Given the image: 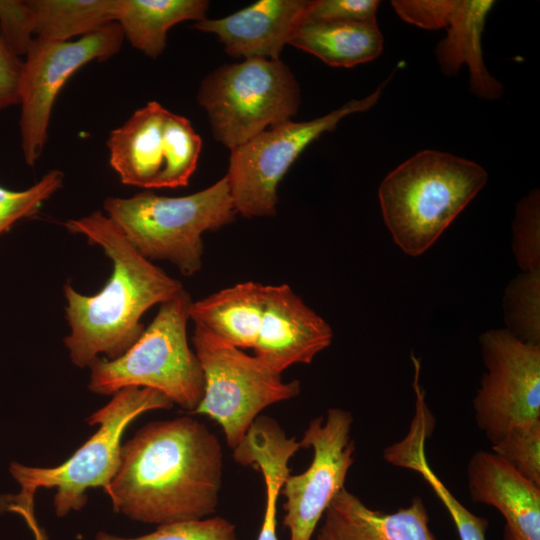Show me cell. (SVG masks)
Returning <instances> with one entry per match:
<instances>
[{
	"label": "cell",
	"mask_w": 540,
	"mask_h": 540,
	"mask_svg": "<svg viewBox=\"0 0 540 540\" xmlns=\"http://www.w3.org/2000/svg\"><path fill=\"white\" fill-rule=\"evenodd\" d=\"M222 477L219 439L183 416L139 429L122 446L118 471L104 490L115 512L160 526L215 513Z\"/></svg>",
	"instance_id": "6da1fadb"
},
{
	"label": "cell",
	"mask_w": 540,
	"mask_h": 540,
	"mask_svg": "<svg viewBox=\"0 0 540 540\" xmlns=\"http://www.w3.org/2000/svg\"><path fill=\"white\" fill-rule=\"evenodd\" d=\"M63 225L70 233L86 237L91 245L100 246L113 264L108 281L94 295H83L70 283L64 285L70 327L64 344L75 366L89 368L100 355L108 360L123 355L143 333L144 313L184 288L142 256L105 213L95 211Z\"/></svg>",
	"instance_id": "7a4b0ae2"
},
{
	"label": "cell",
	"mask_w": 540,
	"mask_h": 540,
	"mask_svg": "<svg viewBox=\"0 0 540 540\" xmlns=\"http://www.w3.org/2000/svg\"><path fill=\"white\" fill-rule=\"evenodd\" d=\"M486 170L474 161L423 150L381 182L378 190L384 223L406 254L427 251L484 187Z\"/></svg>",
	"instance_id": "3957f363"
},
{
	"label": "cell",
	"mask_w": 540,
	"mask_h": 540,
	"mask_svg": "<svg viewBox=\"0 0 540 540\" xmlns=\"http://www.w3.org/2000/svg\"><path fill=\"white\" fill-rule=\"evenodd\" d=\"M103 208L142 256L168 261L187 277L202 267V234L230 224L237 214L226 176L181 197L151 191L107 197Z\"/></svg>",
	"instance_id": "277c9868"
},
{
	"label": "cell",
	"mask_w": 540,
	"mask_h": 540,
	"mask_svg": "<svg viewBox=\"0 0 540 540\" xmlns=\"http://www.w3.org/2000/svg\"><path fill=\"white\" fill-rule=\"evenodd\" d=\"M191 303V296L183 289L160 305L152 322L123 355L92 362L89 390L113 395L126 387L150 388L192 413L204 395V376L188 344Z\"/></svg>",
	"instance_id": "5b68a950"
},
{
	"label": "cell",
	"mask_w": 540,
	"mask_h": 540,
	"mask_svg": "<svg viewBox=\"0 0 540 540\" xmlns=\"http://www.w3.org/2000/svg\"><path fill=\"white\" fill-rule=\"evenodd\" d=\"M173 406L168 397L150 388L119 390L106 405L88 417V423L99 428L68 460L50 468L10 464V474L21 487L17 497L34 499L38 489L54 488L53 506L58 517L80 511L87 503V490L105 489L117 473L121 463V439L127 427L145 412Z\"/></svg>",
	"instance_id": "8992f818"
},
{
	"label": "cell",
	"mask_w": 540,
	"mask_h": 540,
	"mask_svg": "<svg viewBox=\"0 0 540 540\" xmlns=\"http://www.w3.org/2000/svg\"><path fill=\"white\" fill-rule=\"evenodd\" d=\"M197 101L207 113L214 139L232 150L291 120L301 95L294 74L280 59L251 58L208 74Z\"/></svg>",
	"instance_id": "52a82bcc"
},
{
	"label": "cell",
	"mask_w": 540,
	"mask_h": 540,
	"mask_svg": "<svg viewBox=\"0 0 540 540\" xmlns=\"http://www.w3.org/2000/svg\"><path fill=\"white\" fill-rule=\"evenodd\" d=\"M194 352L204 376V395L192 414H203L223 430L227 445L235 449L268 406L297 397L299 380L284 382L255 355L195 326Z\"/></svg>",
	"instance_id": "ba28073f"
},
{
	"label": "cell",
	"mask_w": 540,
	"mask_h": 540,
	"mask_svg": "<svg viewBox=\"0 0 540 540\" xmlns=\"http://www.w3.org/2000/svg\"><path fill=\"white\" fill-rule=\"evenodd\" d=\"M383 87L313 120H289L270 127L230 150L225 176L236 213L248 218L274 216L278 185L298 156L321 135L333 131L343 118L372 108Z\"/></svg>",
	"instance_id": "9c48e42d"
},
{
	"label": "cell",
	"mask_w": 540,
	"mask_h": 540,
	"mask_svg": "<svg viewBox=\"0 0 540 540\" xmlns=\"http://www.w3.org/2000/svg\"><path fill=\"white\" fill-rule=\"evenodd\" d=\"M107 147L123 184L177 188L187 186L195 172L202 140L187 118L150 101L110 132Z\"/></svg>",
	"instance_id": "30bf717a"
},
{
	"label": "cell",
	"mask_w": 540,
	"mask_h": 540,
	"mask_svg": "<svg viewBox=\"0 0 540 540\" xmlns=\"http://www.w3.org/2000/svg\"><path fill=\"white\" fill-rule=\"evenodd\" d=\"M124 39L113 22L74 41L32 40L19 87L21 149L28 166H34L43 152L54 102L68 79L87 63L116 55Z\"/></svg>",
	"instance_id": "8fae6325"
},
{
	"label": "cell",
	"mask_w": 540,
	"mask_h": 540,
	"mask_svg": "<svg viewBox=\"0 0 540 540\" xmlns=\"http://www.w3.org/2000/svg\"><path fill=\"white\" fill-rule=\"evenodd\" d=\"M486 368L473 399L475 421L492 444L513 426L540 420V345L507 329L479 337Z\"/></svg>",
	"instance_id": "7c38bea8"
},
{
	"label": "cell",
	"mask_w": 540,
	"mask_h": 540,
	"mask_svg": "<svg viewBox=\"0 0 540 540\" xmlns=\"http://www.w3.org/2000/svg\"><path fill=\"white\" fill-rule=\"evenodd\" d=\"M352 425L351 412L330 408L326 418L317 416L309 422L298 441L300 448L313 449V459L304 472L289 475L280 490L290 540H312L330 502L345 487L356 449Z\"/></svg>",
	"instance_id": "4fadbf2b"
},
{
	"label": "cell",
	"mask_w": 540,
	"mask_h": 540,
	"mask_svg": "<svg viewBox=\"0 0 540 540\" xmlns=\"http://www.w3.org/2000/svg\"><path fill=\"white\" fill-rule=\"evenodd\" d=\"M332 339L330 325L289 285H266L263 317L253 348L257 358L281 374L294 364H310Z\"/></svg>",
	"instance_id": "5bb4252c"
},
{
	"label": "cell",
	"mask_w": 540,
	"mask_h": 540,
	"mask_svg": "<svg viewBox=\"0 0 540 540\" xmlns=\"http://www.w3.org/2000/svg\"><path fill=\"white\" fill-rule=\"evenodd\" d=\"M309 0H259L219 19L205 18L192 28L215 34L232 57L279 60L302 24Z\"/></svg>",
	"instance_id": "9a60e30c"
},
{
	"label": "cell",
	"mask_w": 540,
	"mask_h": 540,
	"mask_svg": "<svg viewBox=\"0 0 540 540\" xmlns=\"http://www.w3.org/2000/svg\"><path fill=\"white\" fill-rule=\"evenodd\" d=\"M470 499L505 519L503 540H540V487L492 451L475 452L467 465Z\"/></svg>",
	"instance_id": "2e32d148"
},
{
	"label": "cell",
	"mask_w": 540,
	"mask_h": 540,
	"mask_svg": "<svg viewBox=\"0 0 540 540\" xmlns=\"http://www.w3.org/2000/svg\"><path fill=\"white\" fill-rule=\"evenodd\" d=\"M316 540H438L429 528L430 517L421 497L386 513L366 506L342 488L327 507Z\"/></svg>",
	"instance_id": "e0dca14e"
},
{
	"label": "cell",
	"mask_w": 540,
	"mask_h": 540,
	"mask_svg": "<svg viewBox=\"0 0 540 540\" xmlns=\"http://www.w3.org/2000/svg\"><path fill=\"white\" fill-rule=\"evenodd\" d=\"M494 4L492 0H456L446 37L435 50L443 74L453 76L467 65L471 93L489 101L500 99L504 93L503 85L488 72L482 51V33Z\"/></svg>",
	"instance_id": "ac0fdd59"
},
{
	"label": "cell",
	"mask_w": 540,
	"mask_h": 540,
	"mask_svg": "<svg viewBox=\"0 0 540 540\" xmlns=\"http://www.w3.org/2000/svg\"><path fill=\"white\" fill-rule=\"evenodd\" d=\"M266 285L246 281L191 303L194 325L240 348L255 347L260 329Z\"/></svg>",
	"instance_id": "d6986e66"
},
{
	"label": "cell",
	"mask_w": 540,
	"mask_h": 540,
	"mask_svg": "<svg viewBox=\"0 0 540 540\" xmlns=\"http://www.w3.org/2000/svg\"><path fill=\"white\" fill-rule=\"evenodd\" d=\"M383 41L377 21H319L301 24L288 44L330 66L351 68L377 58Z\"/></svg>",
	"instance_id": "ffe728a7"
},
{
	"label": "cell",
	"mask_w": 540,
	"mask_h": 540,
	"mask_svg": "<svg viewBox=\"0 0 540 540\" xmlns=\"http://www.w3.org/2000/svg\"><path fill=\"white\" fill-rule=\"evenodd\" d=\"M206 0H119L115 22L124 38L147 57L156 59L164 51L168 31L176 24L206 17Z\"/></svg>",
	"instance_id": "44dd1931"
},
{
	"label": "cell",
	"mask_w": 540,
	"mask_h": 540,
	"mask_svg": "<svg viewBox=\"0 0 540 540\" xmlns=\"http://www.w3.org/2000/svg\"><path fill=\"white\" fill-rule=\"evenodd\" d=\"M119 0H30L34 36L70 41L115 22Z\"/></svg>",
	"instance_id": "7402d4cb"
},
{
	"label": "cell",
	"mask_w": 540,
	"mask_h": 540,
	"mask_svg": "<svg viewBox=\"0 0 540 540\" xmlns=\"http://www.w3.org/2000/svg\"><path fill=\"white\" fill-rule=\"evenodd\" d=\"M426 439L423 435H415L396 444L389 456L390 464L411 469L422 476L450 514L460 540H486L488 519L469 511L434 473L426 458Z\"/></svg>",
	"instance_id": "603a6c76"
},
{
	"label": "cell",
	"mask_w": 540,
	"mask_h": 540,
	"mask_svg": "<svg viewBox=\"0 0 540 540\" xmlns=\"http://www.w3.org/2000/svg\"><path fill=\"white\" fill-rule=\"evenodd\" d=\"M295 446L280 438H263L254 442L246 453V464L260 471L265 484V509L257 540H278L277 501L286 478Z\"/></svg>",
	"instance_id": "cb8c5ba5"
},
{
	"label": "cell",
	"mask_w": 540,
	"mask_h": 540,
	"mask_svg": "<svg viewBox=\"0 0 540 540\" xmlns=\"http://www.w3.org/2000/svg\"><path fill=\"white\" fill-rule=\"evenodd\" d=\"M507 329L519 340L540 345V271L522 272L505 289Z\"/></svg>",
	"instance_id": "d4e9b609"
},
{
	"label": "cell",
	"mask_w": 540,
	"mask_h": 540,
	"mask_svg": "<svg viewBox=\"0 0 540 540\" xmlns=\"http://www.w3.org/2000/svg\"><path fill=\"white\" fill-rule=\"evenodd\" d=\"M492 452L540 487V420L513 426L492 444Z\"/></svg>",
	"instance_id": "484cf974"
},
{
	"label": "cell",
	"mask_w": 540,
	"mask_h": 540,
	"mask_svg": "<svg viewBox=\"0 0 540 540\" xmlns=\"http://www.w3.org/2000/svg\"><path fill=\"white\" fill-rule=\"evenodd\" d=\"M512 249L522 272L540 271V193L533 189L517 204Z\"/></svg>",
	"instance_id": "4316f807"
},
{
	"label": "cell",
	"mask_w": 540,
	"mask_h": 540,
	"mask_svg": "<svg viewBox=\"0 0 540 540\" xmlns=\"http://www.w3.org/2000/svg\"><path fill=\"white\" fill-rule=\"evenodd\" d=\"M63 178V173L54 169L24 190L0 186V235L19 220L37 214L42 204L62 187Z\"/></svg>",
	"instance_id": "83f0119b"
},
{
	"label": "cell",
	"mask_w": 540,
	"mask_h": 540,
	"mask_svg": "<svg viewBox=\"0 0 540 540\" xmlns=\"http://www.w3.org/2000/svg\"><path fill=\"white\" fill-rule=\"evenodd\" d=\"M94 540H238L236 526L223 517L157 526L151 533L126 538L100 531Z\"/></svg>",
	"instance_id": "f1b7e54d"
},
{
	"label": "cell",
	"mask_w": 540,
	"mask_h": 540,
	"mask_svg": "<svg viewBox=\"0 0 540 540\" xmlns=\"http://www.w3.org/2000/svg\"><path fill=\"white\" fill-rule=\"evenodd\" d=\"M0 32L18 57L26 55L35 38L30 0H0Z\"/></svg>",
	"instance_id": "f546056e"
},
{
	"label": "cell",
	"mask_w": 540,
	"mask_h": 540,
	"mask_svg": "<svg viewBox=\"0 0 540 540\" xmlns=\"http://www.w3.org/2000/svg\"><path fill=\"white\" fill-rule=\"evenodd\" d=\"M379 5L377 0H309L302 24L319 21L376 22Z\"/></svg>",
	"instance_id": "4dcf8cb0"
},
{
	"label": "cell",
	"mask_w": 540,
	"mask_h": 540,
	"mask_svg": "<svg viewBox=\"0 0 540 540\" xmlns=\"http://www.w3.org/2000/svg\"><path fill=\"white\" fill-rule=\"evenodd\" d=\"M456 0H394L391 5L405 22L424 29L446 28Z\"/></svg>",
	"instance_id": "1f68e13d"
},
{
	"label": "cell",
	"mask_w": 540,
	"mask_h": 540,
	"mask_svg": "<svg viewBox=\"0 0 540 540\" xmlns=\"http://www.w3.org/2000/svg\"><path fill=\"white\" fill-rule=\"evenodd\" d=\"M23 60L6 44L0 32V111L19 104Z\"/></svg>",
	"instance_id": "d6a6232c"
},
{
	"label": "cell",
	"mask_w": 540,
	"mask_h": 540,
	"mask_svg": "<svg viewBox=\"0 0 540 540\" xmlns=\"http://www.w3.org/2000/svg\"><path fill=\"white\" fill-rule=\"evenodd\" d=\"M18 514L24 518L29 526L33 534V540H48L45 530L38 524L36 520L34 508L21 510L18 512Z\"/></svg>",
	"instance_id": "836d02e7"
}]
</instances>
